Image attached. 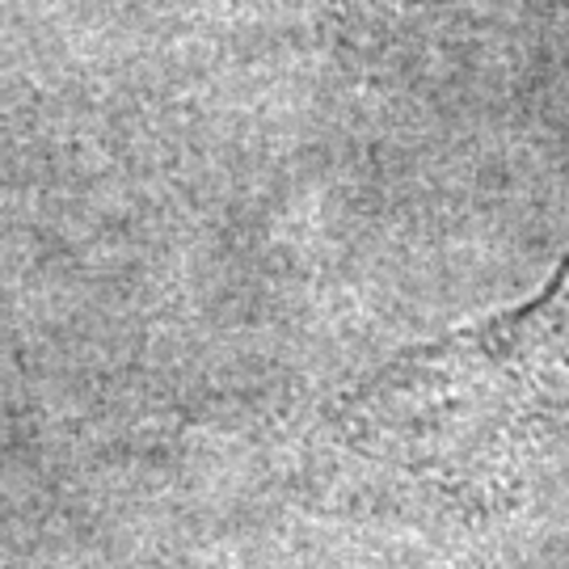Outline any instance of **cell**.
Wrapping results in <instances>:
<instances>
[{"label":"cell","instance_id":"obj_1","mask_svg":"<svg viewBox=\"0 0 569 569\" xmlns=\"http://www.w3.org/2000/svg\"><path fill=\"white\" fill-rule=\"evenodd\" d=\"M569 409V258L528 308L385 363L346 401L355 443L427 472H486Z\"/></svg>","mask_w":569,"mask_h":569}]
</instances>
